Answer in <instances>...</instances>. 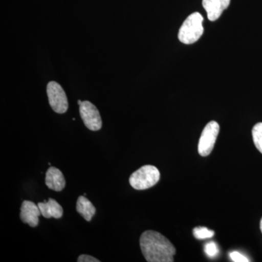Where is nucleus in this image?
Here are the masks:
<instances>
[{
  "instance_id": "f257e3e1",
  "label": "nucleus",
  "mask_w": 262,
  "mask_h": 262,
  "mask_svg": "<svg viewBox=\"0 0 262 262\" xmlns=\"http://www.w3.org/2000/svg\"><path fill=\"white\" fill-rule=\"evenodd\" d=\"M140 247L148 262H173L176 248L165 236L153 230H146L140 237Z\"/></svg>"
},
{
  "instance_id": "f03ea898",
  "label": "nucleus",
  "mask_w": 262,
  "mask_h": 262,
  "mask_svg": "<svg viewBox=\"0 0 262 262\" xmlns=\"http://www.w3.org/2000/svg\"><path fill=\"white\" fill-rule=\"evenodd\" d=\"M203 17L198 12L189 15L179 29V40L186 45L193 44L199 40L204 32Z\"/></svg>"
},
{
  "instance_id": "7ed1b4c3",
  "label": "nucleus",
  "mask_w": 262,
  "mask_h": 262,
  "mask_svg": "<svg viewBox=\"0 0 262 262\" xmlns=\"http://www.w3.org/2000/svg\"><path fill=\"white\" fill-rule=\"evenodd\" d=\"M160 179L159 170L154 165H146L132 173L129 182L134 189L144 190L156 185Z\"/></svg>"
},
{
  "instance_id": "20e7f679",
  "label": "nucleus",
  "mask_w": 262,
  "mask_h": 262,
  "mask_svg": "<svg viewBox=\"0 0 262 262\" xmlns=\"http://www.w3.org/2000/svg\"><path fill=\"white\" fill-rule=\"evenodd\" d=\"M47 94L50 105L55 113H67L69 108L68 99L63 88L58 82L55 81L48 82Z\"/></svg>"
},
{
  "instance_id": "39448f33",
  "label": "nucleus",
  "mask_w": 262,
  "mask_h": 262,
  "mask_svg": "<svg viewBox=\"0 0 262 262\" xmlns=\"http://www.w3.org/2000/svg\"><path fill=\"white\" fill-rule=\"evenodd\" d=\"M220 130V125L215 121L208 122L204 127L198 144V152L201 156L206 157L211 154Z\"/></svg>"
},
{
  "instance_id": "423d86ee",
  "label": "nucleus",
  "mask_w": 262,
  "mask_h": 262,
  "mask_svg": "<svg viewBox=\"0 0 262 262\" xmlns=\"http://www.w3.org/2000/svg\"><path fill=\"white\" fill-rule=\"evenodd\" d=\"M80 114L84 125L89 130H101L102 127V120L99 111L94 104L89 101H82L80 105Z\"/></svg>"
},
{
  "instance_id": "0eeeda50",
  "label": "nucleus",
  "mask_w": 262,
  "mask_h": 262,
  "mask_svg": "<svg viewBox=\"0 0 262 262\" xmlns=\"http://www.w3.org/2000/svg\"><path fill=\"white\" fill-rule=\"evenodd\" d=\"M42 215L39 206L32 201H24L20 207V218L24 223L31 227H36L39 224V215Z\"/></svg>"
},
{
  "instance_id": "6e6552de",
  "label": "nucleus",
  "mask_w": 262,
  "mask_h": 262,
  "mask_svg": "<svg viewBox=\"0 0 262 262\" xmlns=\"http://www.w3.org/2000/svg\"><path fill=\"white\" fill-rule=\"evenodd\" d=\"M231 0H203V6L211 21L220 18L224 10L228 8Z\"/></svg>"
},
{
  "instance_id": "1a4fd4ad",
  "label": "nucleus",
  "mask_w": 262,
  "mask_h": 262,
  "mask_svg": "<svg viewBox=\"0 0 262 262\" xmlns=\"http://www.w3.org/2000/svg\"><path fill=\"white\" fill-rule=\"evenodd\" d=\"M46 184L50 189L60 192L64 189L66 181L59 169L50 167L46 174Z\"/></svg>"
},
{
  "instance_id": "9d476101",
  "label": "nucleus",
  "mask_w": 262,
  "mask_h": 262,
  "mask_svg": "<svg viewBox=\"0 0 262 262\" xmlns=\"http://www.w3.org/2000/svg\"><path fill=\"white\" fill-rule=\"evenodd\" d=\"M42 215L46 219H61L63 216V208L54 199L49 198L48 202L39 203L37 205Z\"/></svg>"
},
{
  "instance_id": "9b49d317",
  "label": "nucleus",
  "mask_w": 262,
  "mask_h": 262,
  "mask_svg": "<svg viewBox=\"0 0 262 262\" xmlns=\"http://www.w3.org/2000/svg\"><path fill=\"white\" fill-rule=\"evenodd\" d=\"M77 211L84 219L87 222H91L92 220L93 216L96 213V209L93 203L84 196H80L77 199Z\"/></svg>"
},
{
  "instance_id": "f8f14e48",
  "label": "nucleus",
  "mask_w": 262,
  "mask_h": 262,
  "mask_svg": "<svg viewBox=\"0 0 262 262\" xmlns=\"http://www.w3.org/2000/svg\"><path fill=\"white\" fill-rule=\"evenodd\" d=\"M252 136L255 146L262 154V122H258L253 126Z\"/></svg>"
},
{
  "instance_id": "ddd939ff",
  "label": "nucleus",
  "mask_w": 262,
  "mask_h": 262,
  "mask_svg": "<svg viewBox=\"0 0 262 262\" xmlns=\"http://www.w3.org/2000/svg\"><path fill=\"white\" fill-rule=\"evenodd\" d=\"M195 238L198 239H204L207 238H211L214 235V232L211 229H208L206 227H196L193 230Z\"/></svg>"
},
{
  "instance_id": "4468645a",
  "label": "nucleus",
  "mask_w": 262,
  "mask_h": 262,
  "mask_svg": "<svg viewBox=\"0 0 262 262\" xmlns=\"http://www.w3.org/2000/svg\"><path fill=\"white\" fill-rule=\"evenodd\" d=\"M205 252H206L207 256L209 258H214L220 253V249H219L218 246L215 242L207 243L205 245L204 248Z\"/></svg>"
},
{
  "instance_id": "2eb2a0df",
  "label": "nucleus",
  "mask_w": 262,
  "mask_h": 262,
  "mask_svg": "<svg viewBox=\"0 0 262 262\" xmlns=\"http://www.w3.org/2000/svg\"><path fill=\"white\" fill-rule=\"evenodd\" d=\"M231 259L234 262H248L250 261L246 256L243 255L242 253L237 252V251H233L229 254Z\"/></svg>"
},
{
  "instance_id": "dca6fc26",
  "label": "nucleus",
  "mask_w": 262,
  "mask_h": 262,
  "mask_svg": "<svg viewBox=\"0 0 262 262\" xmlns=\"http://www.w3.org/2000/svg\"><path fill=\"white\" fill-rule=\"evenodd\" d=\"M78 262H99V260L94 257V256H90V255L82 254L77 258Z\"/></svg>"
},
{
  "instance_id": "f3484780",
  "label": "nucleus",
  "mask_w": 262,
  "mask_h": 262,
  "mask_svg": "<svg viewBox=\"0 0 262 262\" xmlns=\"http://www.w3.org/2000/svg\"><path fill=\"white\" fill-rule=\"evenodd\" d=\"M260 228H261V232H262V219L261 220V222H260Z\"/></svg>"
},
{
  "instance_id": "a211bd4d",
  "label": "nucleus",
  "mask_w": 262,
  "mask_h": 262,
  "mask_svg": "<svg viewBox=\"0 0 262 262\" xmlns=\"http://www.w3.org/2000/svg\"><path fill=\"white\" fill-rule=\"evenodd\" d=\"M82 101H81L80 100H79V101H78V104L80 105L81 103H82Z\"/></svg>"
}]
</instances>
